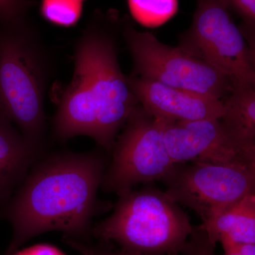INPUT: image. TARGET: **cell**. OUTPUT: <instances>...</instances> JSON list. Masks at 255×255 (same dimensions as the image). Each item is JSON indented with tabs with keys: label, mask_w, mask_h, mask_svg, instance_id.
<instances>
[{
	"label": "cell",
	"mask_w": 255,
	"mask_h": 255,
	"mask_svg": "<svg viewBox=\"0 0 255 255\" xmlns=\"http://www.w3.org/2000/svg\"><path fill=\"white\" fill-rule=\"evenodd\" d=\"M214 243L255 244V194L247 196L196 226Z\"/></svg>",
	"instance_id": "obj_12"
},
{
	"label": "cell",
	"mask_w": 255,
	"mask_h": 255,
	"mask_svg": "<svg viewBox=\"0 0 255 255\" xmlns=\"http://www.w3.org/2000/svg\"><path fill=\"white\" fill-rule=\"evenodd\" d=\"M80 1H83V0H80Z\"/></svg>",
	"instance_id": "obj_22"
},
{
	"label": "cell",
	"mask_w": 255,
	"mask_h": 255,
	"mask_svg": "<svg viewBox=\"0 0 255 255\" xmlns=\"http://www.w3.org/2000/svg\"><path fill=\"white\" fill-rule=\"evenodd\" d=\"M41 14L47 21L65 27L74 26L82 11L80 0H42Z\"/></svg>",
	"instance_id": "obj_15"
},
{
	"label": "cell",
	"mask_w": 255,
	"mask_h": 255,
	"mask_svg": "<svg viewBox=\"0 0 255 255\" xmlns=\"http://www.w3.org/2000/svg\"><path fill=\"white\" fill-rule=\"evenodd\" d=\"M230 11H233L243 21L241 31L250 46L255 50V0H221Z\"/></svg>",
	"instance_id": "obj_16"
},
{
	"label": "cell",
	"mask_w": 255,
	"mask_h": 255,
	"mask_svg": "<svg viewBox=\"0 0 255 255\" xmlns=\"http://www.w3.org/2000/svg\"><path fill=\"white\" fill-rule=\"evenodd\" d=\"M11 255H67L56 247L49 244H39L23 250H18Z\"/></svg>",
	"instance_id": "obj_20"
},
{
	"label": "cell",
	"mask_w": 255,
	"mask_h": 255,
	"mask_svg": "<svg viewBox=\"0 0 255 255\" xmlns=\"http://www.w3.org/2000/svg\"><path fill=\"white\" fill-rule=\"evenodd\" d=\"M162 180L166 194L195 211L203 222L255 194V168L247 166L174 163Z\"/></svg>",
	"instance_id": "obj_8"
},
{
	"label": "cell",
	"mask_w": 255,
	"mask_h": 255,
	"mask_svg": "<svg viewBox=\"0 0 255 255\" xmlns=\"http://www.w3.org/2000/svg\"><path fill=\"white\" fill-rule=\"evenodd\" d=\"M113 213L92 228L102 243L145 255L180 254L194 226L177 203L153 187L118 195Z\"/></svg>",
	"instance_id": "obj_4"
},
{
	"label": "cell",
	"mask_w": 255,
	"mask_h": 255,
	"mask_svg": "<svg viewBox=\"0 0 255 255\" xmlns=\"http://www.w3.org/2000/svg\"><path fill=\"white\" fill-rule=\"evenodd\" d=\"M132 18L142 26H162L177 14L179 0H128Z\"/></svg>",
	"instance_id": "obj_14"
},
{
	"label": "cell",
	"mask_w": 255,
	"mask_h": 255,
	"mask_svg": "<svg viewBox=\"0 0 255 255\" xmlns=\"http://www.w3.org/2000/svg\"><path fill=\"white\" fill-rule=\"evenodd\" d=\"M224 113L220 121L230 137L255 158V85H233L223 100Z\"/></svg>",
	"instance_id": "obj_13"
},
{
	"label": "cell",
	"mask_w": 255,
	"mask_h": 255,
	"mask_svg": "<svg viewBox=\"0 0 255 255\" xmlns=\"http://www.w3.org/2000/svg\"><path fill=\"white\" fill-rule=\"evenodd\" d=\"M43 152L0 114V209L12 196Z\"/></svg>",
	"instance_id": "obj_11"
},
{
	"label": "cell",
	"mask_w": 255,
	"mask_h": 255,
	"mask_svg": "<svg viewBox=\"0 0 255 255\" xmlns=\"http://www.w3.org/2000/svg\"><path fill=\"white\" fill-rule=\"evenodd\" d=\"M216 244L211 241L207 233L194 226L192 233L183 247L182 255H216Z\"/></svg>",
	"instance_id": "obj_17"
},
{
	"label": "cell",
	"mask_w": 255,
	"mask_h": 255,
	"mask_svg": "<svg viewBox=\"0 0 255 255\" xmlns=\"http://www.w3.org/2000/svg\"><path fill=\"white\" fill-rule=\"evenodd\" d=\"M157 120L166 150L174 163L204 162L255 168V158L230 137L220 119Z\"/></svg>",
	"instance_id": "obj_9"
},
{
	"label": "cell",
	"mask_w": 255,
	"mask_h": 255,
	"mask_svg": "<svg viewBox=\"0 0 255 255\" xmlns=\"http://www.w3.org/2000/svg\"><path fill=\"white\" fill-rule=\"evenodd\" d=\"M63 242L69 247L73 248L74 251L78 252L80 255H145L136 254V253H128L122 250H114L111 243H102L93 244L90 243H83L70 239L68 238H63ZM172 255H182L175 254Z\"/></svg>",
	"instance_id": "obj_18"
},
{
	"label": "cell",
	"mask_w": 255,
	"mask_h": 255,
	"mask_svg": "<svg viewBox=\"0 0 255 255\" xmlns=\"http://www.w3.org/2000/svg\"><path fill=\"white\" fill-rule=\"evenodd\" d=\"M123 33L133 62L132 75L220 100L232 91L227 75L180 47L164 44L130 23H126Z\"/></svg>",
	"instance_id": "obj_5"
},
{
	"label": "cell",
	"mask_w": 255,
	"mask_h": 255,
	"mask_svg": "<svg viewBox=\"0 0 255 255\" xmlns=\"http://www.w3.org/2000/svg\"><path fill=\"white\" fill-rule=\"evenodd\" d=\"M223 255H255V244L223 245Z\"/></svg>",
	"instance_id": "obj_21"
},
{
	"label": "cell",
	"mask_w": 255,
	"mask_h": 255,
	"mask_svg": "<svg viewBox=\"0 0 255 255\" xmlns=\"http://www.w3.org/2000/svg\"><path fill=\"white\" fill-rule=\"evenodd\" d=\"M0 33V114L46 152L44 99L50 63L41 38L22 18Z\"/></svg>",
	"instance_id": "obj_3"
},
{
	"label": "cell",
	"mask_w": 255,
	"mask_h": 255,
	"mask_svg": "<svg viewBox=\"0 0 255 255\" xmlns=\"http://www.w3.org/2000/svg\"><path fill=\"white\" fill-rule=\"evenodd\" d=\"M29 4L27 0H0V21L7 23L22 18Z\"/></svg>",
	"instance_id": "obj_19"
},
{
	"label": "cell",
	"mask_w": 255,
	"mask_h": 255,
	"mask_svg": "<svg viewBox=\"0 0 255 255\" xmlns=\"http://www.w3.org/2000/svg\"><path fill=\"white\" fill-rule=\"evenodd\" d=\"M179 46L227 75L233 85H255V50L221 0H197Z\"/></svg>",
	"instance_id": "obj_6"
},
{
	"label": "cell",
	"mask_w": 255,
	"mask_h": 255,
	"mask_svg": "<svg viewBox=\"0 0 255 255\" xmlns=\"http://www.w3.org/2000/svg\"><path fill=\"white\" fill-rule=\"evenodd\" d=\"M111 152L100 187L117 196L140 183L163 179L174 164L159 121L140 105L129 116Z\"/></svg>",
	"instance_id": "obj_7"
},
{
	"label": "cell",
	"mask_w": 255,
	"mask_h": 255,
	"mask_svg": "<svg viewBox=\"0 0 255 255\" xmlns=\"http://www.w3.org/2000/svg\"><path fill=\"white\" fill-rule=\"evenodd\" d=\"M127 78L138 103L159 120L219 119L224 113L223 100L168 86L132 74Z\"/></svg>",
	"instance_id": "obj_10"
},
{
	"label": "cell",
	"mask_w": 255,
	"mask_h": 255,
	"mask_svg": "<svg viewBox=\"0 0 255 255\" xmlns=\"http://www.w3.org/2000/svg\"><path fill=\"white\" fill-rule=\"evenodd\" d=\"M74 74L55 112L52 132L58 141L91 137L112 152L119 130L139 105L119 66L110 30L93 23L77 41Z\"/></svg>",
	"instance_id": "obj_2"
},
{
	"label": "cell",
	"mask_w": 255,
	"mask_h": 255,
	"mask_svg": "<svg viewBox=\"0 0 255 255\" xmlns=\"http://www.w3.org/2000/svg\"><path fill=\"white\" fill-rule=\"evenodd\" d=\"M107 159L101 151L45 152L0 209L12 236L1 255H11L32 238L50 231L92 242V221L105 210L97 197Z\"/></svg>",
	"instance_id": "obj_1"
}]
</instances>
